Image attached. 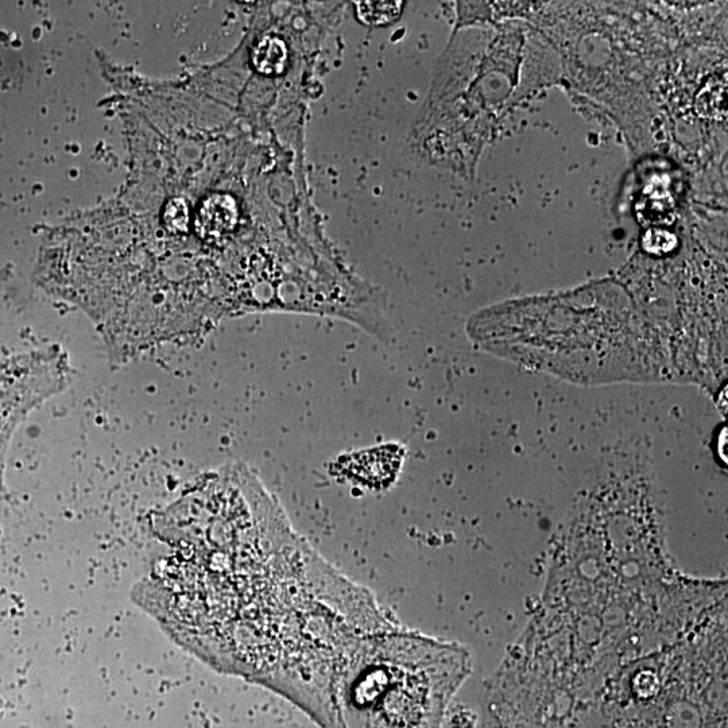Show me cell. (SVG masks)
I'll list each match as a JSON object with an SVG mask.
<instances>
[{
    "label": "cell",
    "instance_id": "5",
    "mask_svg": "<svg viewBox=\"0 0 728 728\" xmlns=\"http://www.w3.org/2000/svg\"><path fill=\"white\" fill-rule=\"evenodd\" d=\"M164 223L168 230L185 232L188 230L189 209L182 199H172L165 205Z\"/></svg>",
    "mask_w": 728,
    "mask_h": 728
},
{
    "label": "cell",
    "instance_id": "1",
    "mask_svg": "<svg viewBox=\"0 0 728 728\" xmlns=\"http://www.w3.org/2000/svg\"><path fill=\"white\" fill-rule=\"evenodd\" d=\"M468 672L462 646L396 627L371 634L340 684L335 728H440Z\"/></svg>",
    "mask_w": 728,
    "mask_h": 728
},
{
    "label": "cell",
    "instance_id": "3",
    "mask_svg": "<svg viewBox=\"0 0 728 728\" xmlns=\"http://www.w3.org/2000/svg\"><path fill=\"white\" fill-rule=\"evenodd\" d=\"M286 64V46L278 38L269 37L259 42L254 52V65L259 72L277 75Z\"/></svg>",
    "mask_w": 728,
    "mask_h": 728
},
{
    "label": "cell",
    "instance_id": "4",
    "mask_svg": "<svg viewBox=\"0 0 728 728\" xmlns=\"http://www.w3.org/2000/svg\"><path fill=\"white\" fill-rule=\"evenodd\" d=\"M402 10L397 2H362L356 3V14L360 21L369 26L389 25L397 21Z\"/></svg>",
    "mask_w": 728,
    "mask_h": 728
},
{
    "label": "cell",
    "instance_id": "2",
    "mask_svg": "<svg viewBox=\"0 0 728 728\" xmlns=\"http://www.w3.org/2000/svg\"><path fill=\"white\" fill-rule=\"evenodd\" d=\"M238 222V205L234 197L212 195L203 201L196 215L197 232L204 238H220L234 230Z\"/></svg>",
    "mask_w": 728,
    "mask_h": 728
}]
</instances>
